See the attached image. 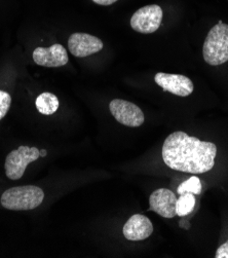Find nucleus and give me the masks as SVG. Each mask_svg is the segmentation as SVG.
Instances as JSON below:
<instances>
[{
    "mask_svg": "<svg viewBox=\"0 0 228 258\" xmlns=\"http://www.w3.org/2000/svg\"><path fill=\"white\" fill-rule=\"evenodd\" d=\"M39 158L40 151L38 148L20 146L8 154L5 164L7 176L12 180H19L23 177L27 166Z\"/></svg>",
    "mask_w": 228,
    "mask_h": 258,
    "instance_id": "nucleus-4",
    "label": "nucleus"
},
{
    "mask_svg": "<svg viewBox=\"0 0 228 258\" xmlns=\"http://www.w3.org/2000/svg\"><path fill=\"white\" fill-rule=\"evenodd\" d=\"M177 198L175 194L167 188L155 190L149 198V210L154 211L164 218H173L176 213Z\"/></svg>",
    "mask_w": 228,
    "mask_h": 258,
    "instance_id": "nucleus-10",
    "label": "nucleus"
},
{
    "mask_svg": "<svg viewBox=\"0 0 228 258\" xmlns=\"http://www.w3.org/2000/svg\"><path fill=\"white\" fill-rule=\"evenodd\" d=\"M155 82L166 92L179 97H187L192 94L194 86L190 79L181 74L159 72L155 75Z\"/></svg>",
    "mask_w": 228,
    "mask_h": 258,
    "instance_id": "nucleus-7",
    "label": "nucleus"
},
{
    "mask_svg": "<svg viewBox=\"0 0 228 258\" xmlns=\"http://www.w3.org/2000/svg\"><path fill=\"white\" fill-rule=\"evenodd\" d=\"M12 104V97L9 93L0 91V120H2L10 110Z\"/></svg>",
    "mask_w": 228,
    "mask_h": 258,
    "instance_id": "nucleus-15",
    "label": "nucleus"
},
{
    "mask_svg": "<svg viewBox=\"0 0 228 258\" xmlns=\"http://www.w3.org/2000/svg\"><path fill=\"white\" fill-rule=\"evenodd\" d=\"M35 105L37 110L44 115H52L59 108V100L56 95L49 92H45L40 94L36 101Z\"/></svg>",
    "mask_w": 228,
    "mask_h": 258,
    "instance_id": "nucleus-12",
    "label": "nucleus"
},
{
    "mask_svg": "<svg viewBox=\"0 0 228 258\" xmlns=\"http://www.w3.org/2000/svg\"><path fill=\"white\" fill-rule=\"evenodd\" d=\"M202 56L211 66L228 61V25L219 21L211 28L202 46Z\"/></svg>",
    "mask_w": 228,
    "mask_h": 258,
    "instance_id": "nucleus-2",
    "label": "nucleus"
},
{
    "mask_svg": "<svg viewBox=\"0 0 228 258\" xmlns=\"http://www.w3.org/2000/svg\"><path fill=\"white\" fill-rule=\"evenodd\" d=\"M122 233L129 241H143L154 233V224L145 215L135 214L126 221Z\"/></svg>",
    "mask_w": 228,
    "mask_h": 258,
    "instance_id": "nucleus-11",
    "label": "nucleus"
},
{
    "mask_svg": "<svg viewBox=\"0 0 228 258\" xmlns=\"http://www.w3.org/2000/svg\"><path fill=\"white\" fill-rule=\"evenodd\" d=\"M201 189H202V186H201L200 179L197 176H191L178 186L177 191H178L179 195H183L186 192H190L193 195H200Z\"/></svg>",
    "mask_w": 228,
    "mask_h": 258,
    "instance_id": "nucleus-14",
    "label": "nucleus"
},
{
    "mask_svg": "<svg viewBox=\"0 0 228 258\" xmlns=\"http://www.w3.org/2000/svg\"><path fill=\"white\" fill-rule=\"evenodd\" d=\"M32 58L37 65L49 68L65 66L69 60L67 50L60 43H55L49 47H36Z\"/></svg>",
    "mask_w": 228,
    "mask_h": 258,
    "instance_id": "nucleus-9",
    "label": "nucleus"
},
{
    "mask_svg": "<svg viewBox=\"0 0 228 258\" xmlns=\"http://www.w3.org/2000/svg\"><path fill=\"white\" fill-rule=\"evenodd\" d=\"M44 192L41 188L34 185L16 186L6 190L0 202L8 210L27 211L33 210L41 205Z\"/></svg>",
    "mask_w": 228,
    "mask_h": 258,
    "instance_id": "nucleus-3",
    "label": "nucleus"
},
{
    "mask_svg": "<svg viewBox=\"0 0 228 258\" xmlns=\"http://www.w3.org/2000/svg\"><path fill=\"white\" fill-rule=\"evenodd\" d=\"M93 2L99 6H110L116 3L117 0H93Z\"/></svg>",
    "mask_w": 228,
    "mask_h": 258,
    "instance_id": "nucleus-17",
    "label": "nucleus"
},
{
    "mask_svg": "<svg viewBox=\"0 0 228 258\" xmlns=\"http://www.w3.org/2000/svg\"><path fill=\"white\" fill-rule=\"evenodd\" d=\"M40 157L41 158H45L47 156V151L45 149H40Z\"/></svg>",
    "mask_w": 228,
    "mask_h": 258,
    "instance_id": "nucleus-18",
    "label": "nucleus"
},
{
    "mask_svg": "<svg viewBox=\"0 0 228 258\" xmlns=\"http://www.w3.org/2000/svg\"><path fill=\"white\" fill-rule=\"evenodd\" d=\"M194 206H195V198L193 194L186 192V194L180 195V198L177 199L176 213L178 216L184 217L193 211Z\"/></svg>",
    "mask_w": 228,
    "mask_h": 258,
    "instance_id": "nucleus-13",
    "label": "nucleus"
},
{
    "mask_svg": "<svg viewBox=\"0 0 228 258\" xmlns=\"http://www.w3.org/2000/svg\"><path fill=\"white\" fill-rule=\"evenodd\" d=\"M216 258H228V241L222 244L216 251Z\"/></svg>",
    "mask_w": 228,
    "mask_h": 258,
    "instance_id": "nucleus-16",
    "label": "nucleus"
},
{
    "mask_svg": "<svg viewBox=\"0 0 228 258\" xmlns=\"http://www.w3.org/2000/svg\"><path fill=\"white\" fill-rule=\"evenodd\" d=\"M103 46L102 40L88 33H73L68 39L70 53L78 58H85L99 53Z\"/></svg>",
    "mask_w": 228,
    "mask_h": 258,
    "instance_id": "nucleus-8",
    "label": "nucleus"
},
{
    "mask_svg": "<svg viewBox=\"0 0 228 258\" xmlns=\"http://www.w3.org/2000/svg\"><path fill=\"white\" fill-rule=\"evenodd\" d=\"M109 109L114 118L121 124L137 127L143 124L145 116L141 108L129 101L114 99L110 102Z\"/></svg>",
    "mask_w": 228,
    "mask_h": 258,
    "instance_id": "nucleus-6",
    "label": "nucleus"
},
{
    "mask_svg": "<svg viewBox=\"0 0 228 258\" xmlns=\"http://www.w3.org/2000/svg\"><path fill=\"white\" fill-rule=\"evenodd\" d=\"M163 10L158 5L146 6L139 9L131 18V27L142 34L155 33L162 25Z\"/></svg>",
    "mask_w": 228,
    "mask_h": 258,
    "instance_id": "nucleus-5",
    "label": "nucleus"
},
{
    "mask_svg": "<svg viewBox=\"0 0 228 258\" xmlns=\"http://www.w3.org/2000/svg\"><path fill=\"white\" fill-rule=\"evenodd\" d=\"M162 153L165 164L173 170L204 174L215 166L217 146L213 142L201 141L178 131L167 137Z\"/></svg>",
    "mask_w": 228,
    "mask_h": 258,
    "instance_id": "nucleus-1",
    "label": "nucleus"
}]
</instances>
